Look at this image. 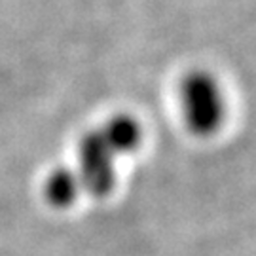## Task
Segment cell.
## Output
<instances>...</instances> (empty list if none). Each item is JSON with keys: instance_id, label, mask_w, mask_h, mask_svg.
<instances>
[{"instance_id": "1", "label": "cell", "mask_w": 256, "mask_h": 256, "mask_svg": "<svg viewBox=\"0 0 256 256\" xmlns=\"http://www.w3.org/2000/svg\"><path fill=\"white\" fill-rule=\"evenodd\" d=\"M180 114L196 137L214 135L226 120V99L218 80L205 70H192L180 82Z\"/></svg>"}, {"instance_id": "2", "label": "cell", "mask_w": 256, "mask_h": 256, "mask_svg": "<svg viewBox=\"0 0 256 256\" xmlns=\"http://www.w3.org/2000/svg\"><path fill=\"white\" fill-rule=\"evenodd\" d=\"M114 150L102 138L99 128L84 133L78 142V169L82 190L93 198H106L116 184Z\"/></svg>"}, {"instance_id": "3", "label": "cell", "mask_w": 256, "mask_h": 256, "mask_svg": "<svg viewBox=\"0 0 256 256\" xmlns=\"http://www.w3.org/2000/svg\"><path fill=\"white\" fill-rule=\"evenodd\" d=\"M99 131L116 156L131 154L142 142V128L137 122V118H133L129 114L110 116L99 128Z\"/></svg>"}, {"instance_id": "4", "label": "cell", "mask_w": 256, "mask_h": 256, "mask_svg": "<svg viewBox=\"0 0 256 256\" xmlns=\"http://www.w3.org/2000/svg\"><path fill=\"white\" fill-rule=\"evenodd\" d=\"M82 192V184L74 169L57 167L48 174L44 182V196L55 209H68Z\"/></svg>"}]
</instances>
